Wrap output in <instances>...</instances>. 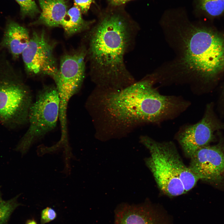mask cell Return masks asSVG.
I'll list each match as a JSON object with an SVG mask.
<instances>
[{"instance_id":"obj_6","label":"cell","mask_w":224,"mask_h":224,"mask_svg":"<svg viewBox=\"0 0 224 224\" xmlns=\"http://www.w3.org/2000/svg\"><path fill=\"white\" fill-rule=\"evenodd\" d=\"M59 100L55 86L45 85L38 92L28 115L29 128L16 150L22 154L56 127L59 118Z\"/></svg>"},{"instance_id":"obj_4","label":"cell","mask_w":224,"mask_h":224,"mask_svg":"<svg viewBox=\"0 0 224 224\" xmlns=\"http://www.w3.org/2000/svg\"><path fill=\"white\" fill-rule=\"evenodd\" d=\"M182 66L187 72L209 78L224 69V38L190 25L183 32Z\"/></svg>"},{"instance_id":"obj_11","label":"cell","mask_w":224,"mask_h":224,"mask_svg":"<svg viewBox=\"0 0 224 224\" xmlns=\"http://www.w3.org/2000/svg\"><path fill=\"white\" fill-rule=\"evenodd\" d=\"M162 217L149 206L124 205L115 211L114 224H167Z\"/></svg>"},{"instance_id":"obj_10","label":"cell","mask_w":224,"mask_h":224,"mask_svg":"<svg viewBox=\"0 0 224 224\" xmlns=\"http://www.w3.org/2000/svg\"><path fill=\"white\" fill-rule=\"evenodd\" d=\"M189 167L199 179L217 183L224 172V152L221 145H207L196 151L190 158Z\"/></svg>"},{"instance_id":"obj_15","label":"cell","mask_w":224,"mask_h":224,"mask_svg":"<svg viewBox=\"0 0 224 224\" xmlns=\"http://www.w3.org/2000/svg\"><path fill=\"white\" fill-rule=\"evenodd\" d=\"M19 195L8 200L3 199L0 193V224H6L12 214L21 204L17 201Z\"/></svg>"},{"instance_id":"obj_8","label":"cell","mask_w":224,"mask_h":224,"mask_svg":"<svg viewBox=\"0 0 224 224\" xmlns=\"http://www.w3.org/2000/svg\"><path fill=\"white\" fill-rule=\"evenodd\" d=\"M86 53V49L82 47L61 57L59 67L53 78L59 93L73 96L79 91L85 77Z\"/></svg>"},{"instance_id":"obj_9","label":"cell","mask_w":224,"mask_h":224,"mask_svg":"<svg viewBox=\"0 0 224 224\" xmlns=\"http://www.w3.org/2000/svg\"><path fill=\"white\" fill-rule=\"evenodd\" d=\"M222 129H224V124L217 119L212 105L209 104L202 119L185 127L179 134L178 139L185 155L190 158L198 150L208 145L215 131Z\"/></svg>"},{"instance_id":"obj_7","label":"cell","mask_w":224,"mask_h":224,"mask_svg":"<svg viewBox=\"0 0 224 224\" xmlns=\"http://www.w3.org/2000/svg\"><path fill=\"white\" fill-rule=\"evenodd\" d=\"M54 45L44 31L33 32L21 54L25 70L28 75L53 77L58 68L54 54Z\"/></svg>"},{"instance_id":"obj_16","label":"cell","mask_w":224,"mask_h":224,"mask_svg":"<svg viewBox=\"0 0 224 224\" xmlns=\"http://www.w3.org/2000/svg\"><path fill=\"white\" fill-rule=\"evenodd\" d=\"M202 10L210 15L217 16L224 12V0H197Z\"/></svg>"},{"instance_id":"obj_19","label":"cell","mask_w":224,"mask_h":224,"mask_svg":"<svg viewBox=\"0 0 224 224\" xmlns=\"http://www.w3.org/2000/svg\"><path fill=\"white\" fill-rule=\"evenodd\" d=\"M74 5L80 10L82 13H86L91 5L94 2L95 0H73Z\"/></svg>"},{"instance_id":"obj_3","label":"cell","mask_w":224,"mask_h":224,"mask_svg":"<svg viewBox=\"0 0 224 224\" xmlns=\"http://www.w3.org/2000/svg\"><path fill=\"white\" fill-rule=\"evenodd\" d=\"M141 141L150 152L147 166L165 194L180 195L195 186L199 179L184 164L172 142H158L147 136L141 137Z\"/></svg>"},{"instance_id":"obj_13","label":"cell","mask_w":224,"mask_h":224,"mask_svg":"<svg viewBox=\"0 0 224 224\" xmlns=\"http://www.w3.org/2000/svg\"><path fill=\"white\" fill-rule=\"evenodd\" d=\"M41 10L40 15L35 24L49 27L60 26L68 11L67 0H38Z\"/></svg>"},{"instance_id":"obj_14","label":"cell","mask_w":224,"mask_h":224,"mask_svg":"<svg viewBox=\"0 0 224 224\" xmlns=\"http://www.w3.org/2000/svg\"><path fill=\"white\" fill-rule=\"evenodd\" d=\"M95 20L86 21L82 17L80 9L74 5L68 10L60 26L68 36L89 29Z\"/></svg>"},{"instance_id":"obj_18","label":"cell","mask_w":224,"mask_h":224,"mask_svg":"<svg viewBox=\"0 0 224 224\" xmlns=\"http://www.w3.org/2000/svg\"><path fill=\"white\" fill-rule=\"evenodd\" d=\"M57 216V213L54 209L47 207L43 209L41 212L40 223L45 224L49 223L54 220Z\"/></svg>"},{"instance_id":"obj_12","label":"cell","mask_w":224,"mask_h":224,"mask_svg":"<svg viewBox=\"0 0 224 224\" xmlns=\"http://www.w3.org/2000/svg\"><path fill=\"white\" fill-rule=\"evenodd\" d=\"M30 38L26 28L10 21L5 28L0 46L7 50L13 58L16 59L21 55Z\"/></svg>"},{"instance_id":"obj_17","label":"cell","mask_w":224,"mask_h":224,"mask_svg":"<svg viewBox=\"0 0 224 224\" xmlns=\"http://www.w3.org/2000/svg\"><path fill=\"white\" fill-rule=\"evenodd\" d=\"M19 4L23 16L33 17L40 13L35 0H15Z\"/></svg>"},{"instance_id":"obj_21","label":"cell","mask_w":224,"mask_h":224,"mask_svg":"<svg viewBox=\"0 0 224 224\" xmlns=\"http://www.w3.org/2000/svg\"><path fill=\"white\" fill-rule=\"evenodd\" d=\"M25 224H37L34 219H29L27 221Z\"/></svg>"},{"instance_id":"obj_20","label":"cell","mask_w":224,"mask_h":224,"mask_svg":"<svg viewBox=\"0 0 224 224\" xmlns=\"http://www.w3.org/2000/svg\"><path fill=\"white\" fill-rule=\"evenodd\" d=\"M131 0H108L110 4L113 7L119 6Z\"/></svg>"},{"instance_id":"obj_2","label":"cell","mask_w":224,"mask_h":224,"mask_svg":"<svg viewBox=\"0 0 224 224\" xmlns=\"http://www.w3.org/2000/svg\"><path fill=\"white\" fill-rule=\"evenodd\" d=\"M108 114L123 124L157 123L172 117L187 104L177 97L161 95L152 82L143 80L110 93L102 101Z\"/></svg>"},{"instance_id":"obj_5","label":"cell","mask_w":224,"mask_h":224,"mask_svg":"<svg viewBox=\"0 0 224 224\" xmlns=\"http://www.w3.org/2000/svg\"><path fill=\"white\" fill-rule=\"evenodd\" d=\"M30 90L7 60L0 59V122L11 128L28 124Z\"/></svg>"},{"instance_id":"obj_22","label":"cell","mask_w":224,"mask_h":224,"mask_svg":"<svg viewBox=\"0 0 224 224\" xmlns=\"http://www.w3.org/2000/svg\"></svg>"},{"instance_id":"obj_1","label":"cell","mask_w":224,"mask_h":224,"mask_svg":"<svg viewBox=\"0 0 224 224\" xmlns=\"http://www.w3.org/2000/svg\"><path fill=\"white\" fill-rule=\"evenodd\" d=\"M134 25L124 12L110 9L102 12L90 29L86 56L97 82L118 87L132 82L124 59L132 43Z\"/></svg>"}]
</instances>
